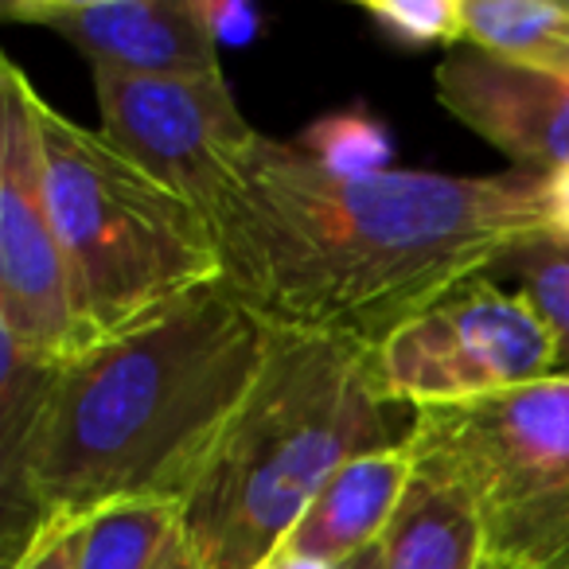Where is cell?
I'll return each mask as SVG.
<instances>
[{
  "instance_id": "cell-5",
  "label": "cell",
  "mask_w": 569,
  "mask_h": 569,
  "mask_svg": "<svg viewBox=\"0 0 569 569\" xmlns=\"http://www.w3.org/2000/svg\"><path fill=\"white\" fill-rule=\"evenodd\" d=\"M406 445L468 503L488 569H569V379L413 410Z\"/></svg>"
},
{
  "instance_id": "cell-22",
  "label": "cell",
  "mask_w": 569,
  "mask_h": 569,
  "mask_svg": "<svg viewBox=\"0 0 569 569\" xmlns=\"http://www.w3.org/2000/svg\"><path fill=\"white\" fill-rule=\"evenodd\" d=\"M566 9H569V0H566Z\"/></svg>"
},
{
  "instance_id": "cell-4",
  "label": "cell",
  "mask_w": 569,
  "mask_h": 569,
  "mask_svg": "<svg viewBox=\"0 0 569 569\" xmlns=\"http://www.w3.org/2000/svg\"><path fill=\"white\" fill-rule=\"evenodd\" d=\"M36 118L82 351L222 281L214 227L199 207L43 98Z\"/></svg>"
},
{
  "instance_id": "cell-6",
  "label": "cell",
  "mask_w": 569,
  "mask_h": 569,
  "mask_svg": "<svg viewBox=\"0 0 569 569\" xmlns=\"http://www.w3.org/2000/svg\"><path fill=\"white\" fill-rule=\"evenodd\" d=\"M375 363L382 395L413 413L553 379V340L519 289L480 273L406 320Z\"/></svg>"
},
{
  "instance_id": "cell-7",
  "label": "cell",
  "mask_w": 569,
  "mask_h": 569,
  "mask_svg": "<svg viewBox=\"0 0 569 569\" xmlns=\"http://www.w3.org/2000/svg\"><path fill=\"white\" fill-rule=\"evenodd\" d=\"M40 90L0 59V336L43 359L82 351L71 277L51 219L40 137Z\"/></svg>"
},
{
  "instance_id": "cell-12",
  "label": "cell",
  "mask_w": 569,
  "mask_h": 569,
  "mask_svg": "<svg viewBox=\"0 0 569 569\" xmlns=\"http://www.w3.org/2000/svg\"><path fill=\"white\" fill-rule=\"evenodd\" d=\"M382 569H488L468 503L445 480L413 472V483L382 538Z\"/></svg>"
},
{
  "instance_id": "cell-13",
  "label": "cell",
  "mask_w": 569,
  "mask_h": 569,
  "mask_svg": "<svg viewBox=\"0 0 569 569\" xmlns=\"http://www.w3.org/2000/svg\"><path fill=\"white\" fill-rule=\"evenodd\" d=\"M460 43L511 67L569 79L566 0H460Z\"/></svg>"
},
{
  "instance_id": "cell-18",
  "label": "cell",
  "mask_w": 569,
  "mask_h": 569,
  "mask_svg": "<svg viewBox=\"0 0 569 569\" xmlns=\"http://www.w3.org/2000/svg\"><path fill=\"white\" fill-rule=\"evenodd\" d=\"M199 20L207 24V32L214 36V43H246L258 32V12L246 4H230V0H199Z\"/></svg>"
},
{
  "instance_id": "cell-2",
  "label": "cell",
  "mask_w": 569,
  "mask_h": 569,
  "mask_svg": "<svg viewBox=\"0 0 569 569\" xmlns=\"http://www.w3.org/2000/svg\"><path fill=\"white\" fill-rule=\"evenodd\" d=\"M269 328L214 281L59 367L32 437L0 465L4 569L56 522L183 503L266 359Z\"/></svg>"
},
{
  "instance_id": "cell-17",
  "label": "cell",
  "mask_w": 569,
  "mask_h": 569,
  "mask_svg": "<svg viewBox=\"0 0 569 569\" xmlns=\"http://www.w3.org/2000/svg\"><path fill=\"white\" fill-rule=\"evenodd\" d=\"M79 538H82V522L43 527L9 569H79Z\"/></svg>"
},
{
  "instance_id": "cell-19",
  "label": "cell",
  "mask_w": 569,
  "mask_h": 569,
  "mask_svg": "<svg viewBox=\"0 0 569 569\" xmlns=\"http://www.w3.org/2000/svg\"><path fill=\"white\" fill-rule=\"evenodd\" d=\"M258 569H332V566H320V561H301V558H281V553H273V558H266Z\"/></svg>"
},
{
  "instance_id": "cell-10",
  "label": "cell",
  "mask_w": 569,
  "mask_h": 569,
  "mask_svg": "<svg viewBox=\"0 0 569 569\" xmlns=\"http://www.w3.org/2000/svg\"><path fill=\"white\" fill-rule=\"evenodd\" d=\"M437 102L496 144L515 168H569V79L511 67L476 48H452L433 71Z\"/></svg>"
},
{
  "instance_id": "cell-9",
  "label": "cell",
  "mask_w": 569,
  "mask_h": 569,
  "mask_svg": "<svg viewBox=\"0 0 569 569\" xmlns=\"http://www.w3.org/2000/svg\"><path fill=\"white\" fill-rule=\"evenodd\" d=\"M0 17L71 43L90 71L222 74L219 43L199 20V0H4Z\"/></svg>"
},
{
  "instance_id": "cell-14",
  "label": "cell",
  "mask_w": 569,
  "mask_h": 569,
  "mask_svg": "<svg viewBox=\"0 0 569 569\" xmlns=\"http://www.w3.org/2000/svg\"><path fill=\"white\" fill-rule=\"evenodd\" d=\"M180 546L183 503H121L82 522L79 569H164Z\"/></svg>"
},
{
  "instance_id": "cell-3",
  "label": "cell",
  "mask_w": 569,
  "mask_h": 569,
  "mask_svg": "<svg viewBox=\"0 0 569 569\" xmlns=\"http://www.w3.org/2000/svg\"><path fill=\"white\" fill-rule=\"evenodd\" d=\"M398 410L371 348L269 328L258 379L183 499L199 566L258 569L336 468L406 441Z\"/></svg>"
},
{
  "instance_id": "cell-20",
  "label": "cell",
  "mask_w": 569,
  "mask_h": 569,
  "mask_svg": "<svg viewBox=\"0 0 569 569\" xmlns=\"http://www.w3.org/2000/svg\"><path fill=\"white\" fill-rule=\"evenodd\" d=\"M164 569H203V566H199V558H196V553H191L188 538H183V546L172 553V558H168V566H164Z\"/></svg>"
},
{
  "instance_id": "cell-15",
  "label": "cell",
  "mask_w": 569,
  "mask_h": 569,
  "mask_svg": "<svg viewBox=\"0 0 569 569\" xmlns=\"http://www.w3.org/2000/svg\"><path fill=\"white\" fill-rule=\"evenodd\" d=\"M496 281H515L553 340V379H569V234H542L515 246L491 266Z\"/></svg>"
},
{
  "instance_id": "cell-21",
  "label": "cell",
  "mask_w": 569,
  "mask_h": 569,
  "mask_svg": "<svg viewBox=\"0 0 569 569\" xmlns=\"http://www.w3.org/2000/svg\"><path fill=\"white\" fill-rule=\"evenodd\" d=\"M343 569H382V542L379 546H371L367 553H359L356 561H348Z\"/></svg>"
},
{
  "instance_id": "cell-11",
  "label": "cell",
  "mask_w": 569,
  "mask_h": 569,
  "mask_svg": "<svg viewBox=\"0 0 569 569\" xmlns=\"http://www.w3.org/2000/svg\"><path fill=\"white\" fill-rule=\"evenodd\" d=\"M413 472L418 465L406 441L348 460L328 476V483L312 496V503L305 507L273 553L343 569L387 538L413 483Z\"/></svg>"
},
{
  "instance_id": "cell-16",
  "label": "cell",
  "mask_w": 569,
  "mask_h": 569,
  "mask_svg": "<svg viewBox=\"0 0 569 569\" xmlns=\"http://www.w3.org/2000/svg\"><path fill=\"white\" fill-rule=\"evenodd\" d=\"M363 12L402 48L460 43V0H367Z\"/></svg>"
},
{
  "instance_id": "cell-8",
  "label": "cell",
  "mask_w": 569,
  "mask_h": 569,
  "mask_svg": "<svg viewBox=\"0 0 569 569\" xmlns=\"http://www.w3.org/2000/svg\"><path fill=\"white\" fill-rule=\"evenodd\" d=\"M90 79L102 113L98 133L211 219L261 141L238 110L227 79H152L118 71H90Z\"/></svg>"
},
{
  "instance_id": "cell-1",
  "label": "cell",
  "mask_w": 569,
  "mask_h": 569,
  "mask_svg": "<svg viewBox=\"0 0 569 569\" xmlns=\"http://www.w3.org/2000/svg\"><path fill=\"white\" fill-rule=\"evenodd\" d=\"M211 227L222 284L266 328L379 351L515 246L561 234L566 211L553 172L336 168L261 137Z\"/></svg>"
}]
</instances>
